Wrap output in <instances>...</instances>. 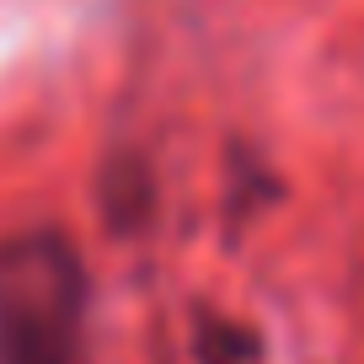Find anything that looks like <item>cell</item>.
Instances as JSON below:
<instances>
[{"instance_id": "obj_1", "label": "cell", "mask_w": 364, "mask_h": 364, "mask_svg": "<svg viewBox=\"0 0 364 364\" xmlns=\"http://www.w3.org/2000/svg\"><path fill=\"white\" fill-rule=\"evenodd\" d=\"M0 364H91V284L65 230L0 241Z\"/></svg>"}, {"instance_id": "obj_2", "label": "cell", "mask_w": 364, "mask_h": 364, "mask_svg": "<svg viewBox=\"0 0 364 364\" xmlns=\"http://www.w3.org/2000/svg\"><path fill=\"white\" fill-rule=\"evenodd\" d=\"M193 353L198 364H268L257 332L215 306H193Z\"/></svg>"}, {"instance_id": "obj_3", "label": "cell", "mask_w": 364, "mask_h": 364, "mask_svg": "<svg viewBox=\"0 0 364 364\" xmlns=\"http://www.w3.org/2000/svg\"><path fill=\"white\" fill-rule=\"evenodd\" d=\"M102 209H107V225L113 230H134L150 220V209H156V182H150V171L139 166V161H113V171H107V188H102Z\"/></svg>"}]
</instances>
